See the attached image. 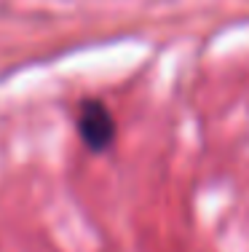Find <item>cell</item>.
I'll list each match as a JSON object with an SVG mask.
<instances>
[{
  "instance_id": "cell-1",
  "label": "cell",
  "mask_w": 249,
  "mask_h": 252,
  "mask_svg": "<svg viewBox=\"0 0 249 252\" xmlns=\"http://www.w3.org/2000/svg\"><path fill=\"white\" fill-rule=\"evenodd\" d=\"M78 131H81V140L86 142L88 151H94V153L108 151L112 145V140H115L112 113L97 99L83 102L81 116H78Z\"/></svg>"
}]
</instances>
